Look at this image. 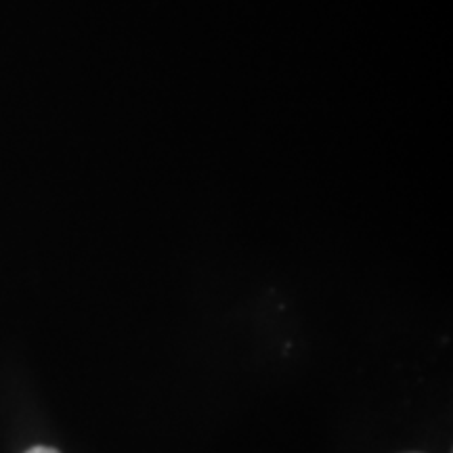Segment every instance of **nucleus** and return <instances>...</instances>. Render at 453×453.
I'll use <instances>...</instances> for the list:
<instances>
[{"instance_id":"nucleus-1","label":"nucleus","mask_w":453,"mask_h":453,"mask_svg":"<svg viewBox=\"0 0 453 453\" xmlns=\"http://www.w3.org/2000/svg\"><path fill=\"white\" fill-rule=\"evenodd\" d=\"M26 453H59L57 449H50V447H32L30 451Z\"/></svg>"}]
</instances>
